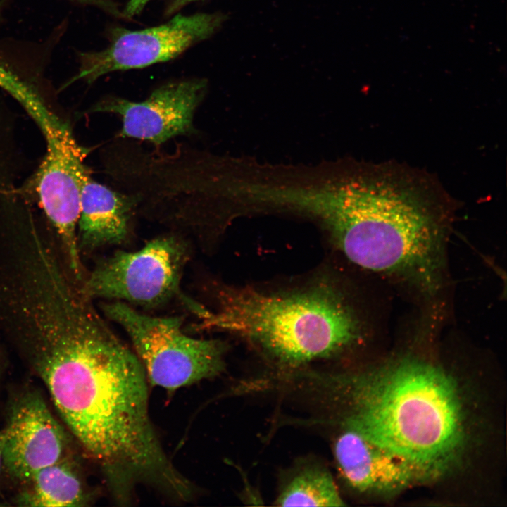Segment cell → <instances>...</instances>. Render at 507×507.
Segmentation results:
<instances>
[{"mask_svg":"<svg viewBox=\"0 0 507 507\" xmlns=\"http://www.w3.org/2000/svg\"><path fill=\"white\" fill-rule=\"evenodd\" d=\"M73 1L89 6H96L107 13L112 15L116 18H122L125 19L123 11L118 8L116 4L111 0H72ZM11 0H0V11L5 8Z\"/></svg>","mask_w":507,"mask_h":507,"instance_id":"obj_14","label":"cell"},{"mask_svg":"<svg viewBox=\"0 0 507 507\" xmlns=\"http://www.w3.org/2000/svg\"><path fill=\"white\" fill-rule=\"evenodd\" d=\"M189 259L186 242L175 235L157 237L136 251H117L86 274L82 288L94 299L157 307L174 299L196 315L204 306L184 294L181 278Z\"/></svg>","mask_w":507,"mask_h":507,"instance_id":"obj_6","label":"cell"},{"mask_svg":"<svg viewBox=\"0 0 507 507\" xmlns=\"http://www.w3.org/2000/svg\"><path fill=\"white\" fill-rule=\"evenodd\" d=\"M216 303L194 330L234 333L284 366L337 355L363 332L354 310L327 284L283 293L225 287L217 292Z\"/></svg>","mask_w":507,"mask_h":507,"instance_id":"obj_4","label":"cell"},{"mask_svg":"<svg viewBox=\"0 0 507 507\" xmlns=\"http://www.w3.org/2000/svg\"><path fill=\"white\" fill-rule=\"evenodd\" d=\"M276 501L280 506H344L332 475L319 468H307L295 475Z\"/></svg>","mask_w":507,"mask_h":507,"instance_id":"obj_13","label":"cell"},{"mask_svg":"<svg viewBox=\"0 0 507 507\" xmlns=\"http://www.w3.org/2000/svg\"><path fill=\"white\" fill-rule=\"evenodd\" d=\"M16 496L18 506H83L90 501L75 461L65 457L39 470Z\"/></svg>","mask_w":507,"mask_h":507,"instance_id":"obj_12","label":"cell"},{"mask_svg":"<svg viewBox=\"0 0 507 507\" xmlns=\"http://www.w3.org/2000/svg\"><path fill=\"white\" fill-rule=\"evenodd\" d=\"M151 0H129L123 13L125 19H130L140 13Z\"/></svg>","mask_w":507,"mask_h":507,"instance_id":"obj_15","label":"cell"},{"mask_svg":"<svg viewBox=\"0 0 507 507\" xmlns=\"http://www.w3.org/2000/svg\"><path fill=\"white\" fill-rule=\"evenodd\" d=\"M1 349L0 347V362H1Z\"/></svg>","mask_w":507,"mask_h":507,"instance_id":"obj_18","label":"cell"},{"mask_svg":"<svg viewBox=\"0 0 507 507\" xmlns=\"http://www.w3.org/2000/svg\"><path fill=\"white\" fill-rule=\"evenodd\" d=\"M334 450L344 480L360 492L394 493L421 480L408 463L353 430L344 427Z\"/></svg>","mask_w":507,"mask_h":507,"instance_id":"obj_10","label":"cell"},{"mask_svg":"<svg viewBox=\"0 0 507 507\" xmlns=\"http://www.w3.org/2000/svg\"><path fill=\"white\" fill-rule=\"evenodd\" d=\"M207 84L202 79L170 82L156 89L144 101L134 102L107 97L92 112L113 113L122 120L119 135L159 145L192 130L194 113L201 101Z\"/></svg>","mask_w":507,"mask_h":507,"instance_id":"obj_9","label":"cell"},{"mask_svg":"<svg viewBox=\"0 0 507 507\" xmlns=\"http://www.w3.org/2000/svg\"><path fill=\"white\" fill-rule=\"evenodd\" d=\"M198 1L204 0H173L166 10V13L167 15L173 14L189 4Z\"/></svg>","mask_w":507,"mask_h":507,"instance_id":"obj_16","label":"cell"},{"mask_svg":"<svg viewBox=\"0 0 507 507\" xmlns=\"http://www.w3.org/2000/svg\"><path fill=\"white\" fill-rule=\"evenodd\" d=\"M450 202L427 175L389 163L302 184L293 197L353 264L428 296L444 282Z\"/></svg>","mask_w":507,"mask_h":507,"instance_id":"obj_2","label":"cell"},{"mask_svg":"<svg viewBox=\"0 0 507 507\" xmlns=\"http://www.w3.org/2000/svg\"><path fill=\"white\" fill-rule=\"evenodd\" d=\"M4 431L2 465L11 479L23 484L68 456L65 431L33 389L20 392L11 401Z\"/></svg>","mask_w":507,"mask_h":507,"instance_id":"obj_8","label":"cell"},{"mask_svg":"<svg viewBox=\"0 0 507 507\" xmlns=\"http://www.w3.org/2000/svg\"><path fill=\"white\" fill-rule=\"evenodd\" d=\"M30 368L118 503H129L140 485L175 501L194 496V485L169 459L151 420L143 365L104 319Z\"/></svg>","mask_w":507,"mask_h":507,"instance_id":"obj_1","label":"cell"},{"mask_svg":"<svg viewBox=\"0 0 507 507\" xmlns=\"http://www.w3.org/2000/svg\"><path fill=\"white\" fill-rule=\"evenodd\" d=\"M4 445V431L3 429V430H0V471H1V468L2 465V456H3Z\"/></svg>","mask_w":507,"mask_h":507,"instance_id":"obj_17","label":"cell"},{"mask_svg":"<svg viewBox=\"0 0 507 507\" xmlns=\"http://www.w3.org/2000/svg\"><path fill=\"white\" fill-rule=\"evenodd\" d=\"M135 200L94 181L89 174L82 184L77 223L80 254L120 244L130 233Z\"/></svg>","mask_w":507,"mask_h":507,"instance_id":"obj_11","label":"cell"},{"mask_svg":"<svg viewBox=\"0 0 507 507\" xmlns=\"http://www.w3.org/2000/svg\"><path fill=\"white\" fill-rule=\"evenodd\" d=\"M101 308L130 337L151 384L174 391L224 370L225 344L187 336L181 317L151 316L119 301L103 303Z\"/></svg>","mask_w":507,"mask_h":507,"instance_id":"obj_5","label":"cell"},{"mask_svg":"<svg viewBox=\"0 0 507 507\" xmlns=\"http://www.w3.org/2000/svg\"><path fill=\"white\" fill-rule=\"evenodd\" d=\"M225 20L220 13H180L164 24L141 30L115 27L106 48L79 52V70L72 82L92 83L111 72L143 68L170 61L215 33Z\"/></svg>","mask_w":507,"mask_h":507,"instance_id":"obj_7","label":"cell"},{"mask_svg":"<svg viewBox=\"0 0 507 507\" xmlns=\"http://www.w3.org/2000/svg\"><path fill=\"white\" fill-rule=\"evenodd\" d=\"M0 506H1V503H0Z\"/></svg>","mask_w":507,"mask_h":507,"instance_id":"obj_19","label":"cell"},{"mask_svg":"<svg viewBox=\"0 0 507 507\" xmlns=\"http://www.w3.org/2000/svg\"><path fill=\"white\" fill-rule=\"evenodd\" d=\"M345 382L353 406L345 428L408 463L421 480L456 461L463 442L462 407L454 382L440 368L405 359Z\"/></svg>","mask_w":507,"mask_h":507,"instance_id":"obj_3","label":"cell"}]
</instances>
